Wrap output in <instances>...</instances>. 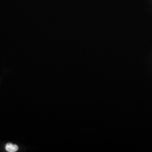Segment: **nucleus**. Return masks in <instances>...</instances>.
I'll return each instance as SVG.
<instances>
[{
    "label": "nucleus",
    "mask_w": 152,
    "mask_h": 152,
    "mask_svg": "<svg viewBox=\"0 0 152 152\" xmlns=\"http://www.w3.org/2000/svg\"><path fill=\"white\" fill-rule=\"evenodd\" d=\"M6 150L9 152H15L18 151L19 148L18 145L11 143H8L6 145Z\"/></svg>",
    "instance_id": "obj_1"
}]
</instances>
